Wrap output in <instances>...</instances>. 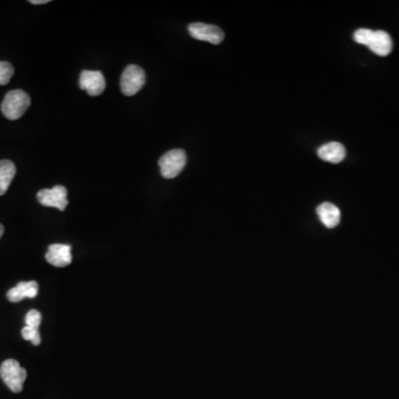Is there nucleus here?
<instances>
[{"instance_id": "obj_1", "label": "nucleus", "mask_w": 399, "mask_h": 399, "mask_svg": "<svg viewBox=\"0 0 399 399\" xmlns=\"http://www.w3.org/2000/svg\"><path fill=\"white\" fill-rule=\"evenodd\" d=\"M354 39L357 44L368 47L370 51L380 57L389 56L393 50V40L386 31H374L361 28L355 31Z\"/></svg>"}, {"instance_id": "obj_2", "label": "nucleus", "mask_w": 399, "mask_h": 399, "mask_svg": "<svg viewBox=\"0 0 399 399\" xmlns=\"http://www.w3.org/2000/svg\"><path fill=\"white\" fill-rule=\"evenodd\" d=\"M31 106V97L25 91H9L3 99L1 111L9 120H18Z\"/></svg>"}, {"instance_id": "obj_3", "label": "nucleus", "mask_w": 399, "mask_h": 399, "mask_svg": "<svg viewBox=\"0 0 399 399\" xmlns=\"http://www.w3.org/2000/svg\"><path fill=\"white\" fill-rule=\"evenodd\" d=\"M0 376L13 393H20L27 378V372L18 361L7 359L0 366Z\"/></svg>"}, {"instance_id": "obj_4", "label": "nucleus", "mask_w": 399, "mask_h": 399, "mask_svg": "<svg viewBox=\"0 0 399 399\" xmlns=\"http://www.w3.org/2000/svg\"><path fill=\"white\" fill-rule=\"evenodd\" d=\"M186 164V154L181 149L169 151L159 160L160 169L163 178L173 179L178 177Z\"/></svg>"}, {"instance_id": "obj_5", "label": "nucleus", "mask_w": 399, "mask_h": 399, "mask_svg": "<svg viewBox=\"0 0 399 399\" xmlns=\"http://www.w3.org/2000/svg\"><path fill=\"white\" fill-rule=\"evenodd\" d=\"M145 83V72L141 67L130 65L121 76V91L123 95L131 97L139 92Z\"/></svg>"}, {"instance_id": "obj_6", "label": "nucleus", "mask_w": 399, "mask_h": 399, "mask_svg": "<svg viewBox=\"0 0 399 399\" xmlns=\"http://www.w3.org/2000/svg\"><path fill=\"white\" fill-rule=\"evenodd\" d=\"M37 199L44 206L56 208L60 211L66 210L68 205L67 189L63 186H56L52 189L41 190L37 195Z\"/></svg>"}, {"instance_id": "obj_7", "label": "nucleus", "mask_w": 399, "mask_h": 399, "mask_svg": "<svg viewBox=\"0 0 399 399\" xmlns=\"http://www.w3.org/2000/svg\"><path fill=\"white\" fill-rule=\"evenodd\" d=\"M189 33L197 40L208 41L210 44H221L225 39V33L221 28L208 25L203 22H193L189 26Z\"/></svg>"}, {"instance_id": "obj_8", "label": "nucleus", "mask_w": 399, "mask_h": 399, "mask_svg": "<svg viewBox=\"0 0 399 399\" xmlns=\"http://www.w3.org/2000/svg\"><path fill=\"white\" fill-rule=\"evenodd\" d=\"M80 88L92 97L100 96L106 89V80L100 72L83 70L80 74Z\"/></svg>"}, {"instance_id": "obj_9", "label": "nucleus", "mask_w": 399, "mask_h": 399, "mask_svg": "<svg viewBox=\"0 0 399 399\" xmlns=\"http://www.w3.org/2000/svg\"><path fill=\"white\" fill-rule=\"evenodd\" d=\"M47 262L56 268H65L72 264V246L68 244H52L48 247Z\"/></svg>"}, {"instance_id": "obj_10", "label": "nucleus", "mask_w": 399, "mask_h": 399, "mask_svg": "<svg viewBox=\"0 0 399 399\" xmlns=\"http://www.w3.org/2000/svg\"><path fill=\"white\" fill-rule=\"evenodd\" d=\"M39 285L36 281L20 282L7 293V298L13 303H17L24 298H35L38 295Z\"/></svg>"}, {"instance_id": "obj_11", "label": "nucleus", "mask_w": 399, "mask_h": 399, "mask_svg": "<svg viewBox=\"0 0 399 399\" xmlns=\"http://www.w3.org/2000/svg\"><path fill=\"white\" fill-rule=\"evenodd\" d=\"M318 156L323 161L329 163H341L346 156V150L344 145L339 142H329L320 147Z\"/></svg>"}, {"instance_id": "obj_12", "label": "nucleus", "mask_w": 399, "mask_h": 399, "mask_svg": "<svg viewBox=\"0 0 399 399\" xmlns=\"http://www.w3.org/2000/svg\"><path fill=\"white\" fill-rule=\"evenodd\" d=\"M318 218L328 229L337 227L341 221V211L333 203H322L318 208Z\"/></svg>"}, {"instance_id": "obj_13", "label": "nucleus", "mask_w": 399, "mask_h": 399, "mask_svg": "<svg viewBox=\"0 0 399 399\" xmlns=\"http://www.w3.org/2000/svg\"><path fill=\"white\" fill-rule=\"evenodd\" d=\"M16 175V167L9 160L0 161V195H5L8 191L11 181Z\"/></svg>"}, {"instance_id": "obj_14", "label": "nucleus", "mask_w": 399, "mask_h": 399, "mask_svg": "<svg viewBox=\"0 0 399 399\" xmlns=\"http://www.w3.org/2000/svg\"><path fill=\"white\" fill-rule=\"evenodd\" d=\"M14 76V67L7 61H0V86H5Z\"/></svg>"}, {"instance_id": "obj_15", "label": "nucleus", "mask_w": 399, "mask_h": 399, "mask_svg": "<svg viewBox=\"0 0 399 399\" xmlns=\"http://www.w3.org/2000/svg\"><path fill=\"white\" fill-rule=\"evenodd\" d=\"M22 335L24 339L31 341L35 346H38L41 343L40 333H39V329H37V328L25 326L22 329Z\"/></svg>"}, {"instance_id": "obj_16", "label": "nucleus", "mask_w": 399, "mask_h": 399, "mask_svg": "<svg viewBox=\"0 0 399 399\" xmlns=\"http://www.w3.org/2000/svg\"><path fill=\"white\" fill-rule=\"evenodd\" d=\"M26 326H29V327L37 328L39 329V326H40L41 323V314L37 309H31L26 315L25 318Z\"/></svg>"}, {"instance_id": "obj_17", "label": "nucleus", "mask_w": 399, "mask_h": 399, "mask_svg": "<svg viewBox=\"0 0 399 399\" xmlns=\"http://www.w3.org/2000/svg\"><path fill=\"white\" fill-rule=\"evenodd\" d=\"M50 3V0H31L33 5H44V3Z\"/></svg>"}, {"instance_id": "obj_18", "label": "nucleus", "mask_w": 399, "mask_h": 399, "mask_svg": "<svg viewBox=\"0 0 399 399\" xmlns=\"http://www.w3.org/2000/svg\"><path fill=\"white\" fill-rule=\"evenodd\" d=\"M3 232H5V229H3V225H0V238L3 236Z\"/></svg>"}]
</instances>
